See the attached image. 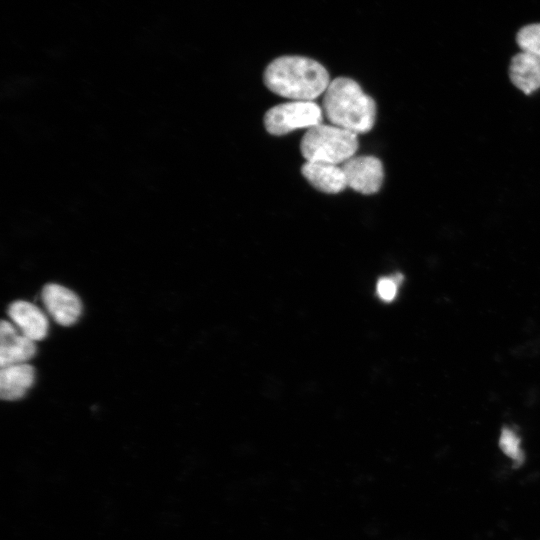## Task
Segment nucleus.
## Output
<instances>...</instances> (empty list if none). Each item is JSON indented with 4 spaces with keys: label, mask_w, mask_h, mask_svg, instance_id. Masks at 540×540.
Segmentation results:
<instances>
[{
    "label": "nucleus",
    "mask_w": 540,
    "mask_h": 540,
    "mask_svg": "<svg viewBox=\"0 0 540 540\" xmlns=\"http://www.w3.org/2000/svg\"><path fill=\"white\" fill-rule=\"evenodd\" d=\"M264 84L273 93L292 101H312L330 84L325 67L303 56H281L264 71Z\"/></svg>",
    "instance_id": "obj_1"
},
{
    "label": "nucleus",
    "mask_w": 540,
    "mask_h": 540,
    "mask_svg": "<svg viewBox=\"0 0 540 540\" xmlns=\"http://www.w3.org/2000/svg\"><path fill=\"white\" fill-rule=\"evenodd\" d=\"M322 110L328 121L355 134L370 131L376 119V104L351 78L338 77L324 92Z\"/></svg>",
    "instance_id": "obj_2"
},
{
    "label": "nucleus",
    "mask_w": 540,
    "mask_h": 540,
    "mask_svg": "<svg viewBox=\"0 0 540 540\" xmlns=\"http://www.w3.org/2000/svg\"><path fill=\"white\" fill-rule=\"evenodd\" d=\"M358 148L357 134L333 124H318L307 129L300 143L306 161L343 164Z\"/></svg>",
    "instance_id": "obj_3"
},
{
    "label": "nucleus",
    "mask_w": 540,
    "mask_h": 540,
    "mask_svg": "<svg viewBox=\"0 0 540 540\" xmlns=\"http://www.w3.org/2000/svg\"><path fill=\"white\" fill-rule=\"evenodd\" d=\"M323 110L313 101H290L270 108L264 115L266 130L276 136L322 123Z\"/></svg>",
    "instance_id": "obj_4"
},
{
    "label": "nucleus",
    "mask_w": 540,
    "mask_h": 540,
    "mask_svg": "<svg viewBox=\"0 0 540 540\" xmlns=\"http://www.w3.org/2000/svg\"><path fill=\"white\" fill-rule=\"evenodd\" d=\"M347 187L362 193L374 194L382 186L384 170L381 161L374 156H353L343 164Z\"/></svg>",
    "instance_id": "obj_5"
},
{
    "label": "nucleus",
    "mask_w": 540,
    "mask_h": 540,
    "mask_svg": "<svg viewBox=\"0 0 540 540\" xmlns=\"http://www.w3.org/2000/svg\"><path fill=\"white\" fill-rule=\"evenodd\" d=\"M41 297L47 312L58 324L70 326L78 320L82 304L70 289L50 283L42 289Z\"/></svg>",
    "instance_id": "obj_6"
},
{
    "label": "nucleus",
    "mask_w": 540,
    "mask_h": 540,
    "mask_svg": "<svg viewBox=\"0 0 540 540\" xmlns=\"http://www.w3.org/2000/svg\"><path fill=\"white\" fill-rule=\"evenodd\" d=\"M36 353L35 341L17 331L15 325L3 320L0 325V365L6 367L26 363Z\"/></svg>",
    "instance_id": "obj_7"
},
{
    "label": "nucleus",
    "mask_w": 540,
    "mask_h": 540,
    "mask_svg": "<svg viewBox=\"0 0 540 540\" xmlns=\"http://www.w3.org/2000/svg\"><path fill=\"white\" fill-rule=\"evenodd\" d=\"M8 315L19 332L27 338L38 341L46 337L48 319L33 303L24 300L15 301L9 305Z\"/></svg>",
    "instance_id": "obj_8"
},
{
    "label": "nucleus",
    "mask_w": 540,
    "mask_h": 540,
    "mask_svg": "<svg viewBox=\"0 0 540 540\" xmlns=\"http://www.w3.org/2000/svg\"><path fill=\"white\" fill-rule=\"evenodd\" d=\"M302 175L317 190L335 194L347 187L341 166L321 161H306L301 168Z\"/></svg>",
    "instance_id": "obj_9"
},
{
    "label": "nucleus",
    "mask_w": 540,
    "mask_h": 540,
    "mask_svg": "<svg viewBox=\"0 0 540 540\" xmlns=\"http://www.w3.org/2000/svg\"><path fill=\"white\" fill-rule=\"evenodd\" d=\"M35 380V369L28 363L1 367L0 396L14 401L22 398Z\"/></svg>",
    "instance_id": "obj_10"
},
{
    "label": "nucleus",
    "mask_w": 540,
    "mask_h": 540,
    "mask_svg": "<svg viewBox=\"0 0 540 540\" xmlns=\"http://www.w3.org/2000/svg\"><path fill=\"white\" fill-rule=\"evenodd\" d=\"M509 75L518 89L530 94L540 88V61L528 53L520 52L511 60Z\"/></svg>",
    "instance_id": "obj_11"
},
{
    "label": "nucleus",
    "mask_w": 540,
    "mask_h": 540,
    "mask_svg": "<svg viewBox=\"0 0 540 540\" xmlns=\"http://www.w3.org/2000/svg\"><path fill=\"white\" fill-rule=\"evenodd\" d=\"M516 41L522 52L540 61V23L521 28L517 33Z\"/></svg>",
    "instance_id": "obj_12"
},
{
    "label": "nucleus",
    "mask_w": 540,
    "mask_h": 540,
    "mask_svg": "<svg viewBox=\"0 0 540 540\" xmlns=\"http://www.w3.org/2000/svg\"><path fill=\"white\" fill-rule=\"evenodd\" d=\"M499 447L517 465H521L524 462V453L520 447V437L513 429L506 426L502 428L499 437Z\"/></svg>",
    "instance_id": "obj_13"
},
{
    "label": "nucleus",
    "mask_w": 540,
    "mask_h": 540,
    "mask_svg": "<svg viewBox=\"0 0 540 540\" xmlns=\"http://www.w3.org/2000/svg\"><path fill=\"white\" fill-rule=\"evenodd\" d=\"M402 278L400 274L380 278L376 286L379 298L383 301H392L396 297L398 285L401 283Z\"/></svg>",
    "instance_id": "obj_14"
}]
</instances>
